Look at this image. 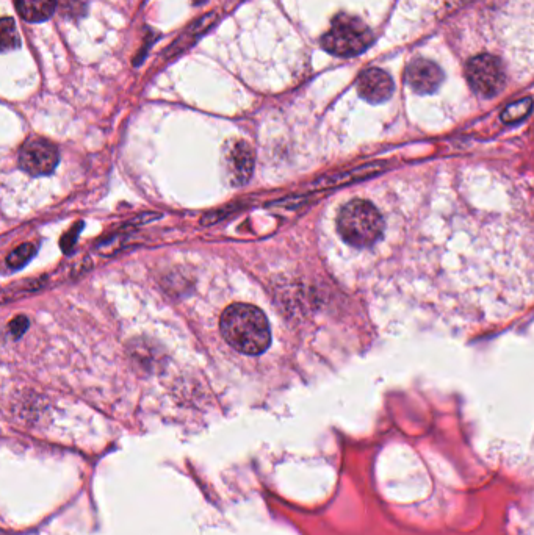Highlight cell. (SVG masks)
I'll list each match as a JSON object with an SVG mask.
<instances>
[{
  "label": "cell",
  "instance_id": "1",
  "mask_svg": "<svg viewBox=\"0 0 534 535\" xmlns=\"http://www.w3.org/2000/svg\"><path fill=\"white\" fill-rule=\"evenodd\" d=\"M220 327L224 340L246 356H259L270 346V323L257 307L234 304L221 316Z\"/></svg>",
  "mask_w": 534,
  "mask_h": 535
},
{
  "label": "cell",
  "instance_id": "2",
  "mask_svg": "<svg viewBox=\"0 0 534 535\" xmlns=\"http://www.w3.org/2000/svg\"><path fill=\"white\" fill-rule=\"evenodd\" d=\"M340 237L354 248H370L383 237L384 220L372 202L354 199L337 216Z\"/></svg>",
  "mask_w": 534,
  "mask_h": 535
},
{
  "label": "cell",
  "instance_id": "3",
  "mask_svg": "<svg viewBox=\"0 0 534 535\" xmlns=\"http://www.w3.org/2000/svg\"><path fill=\"white\" fill-rule=\"evenodd\" d=\"M373 33L361 19L339 15L332 21L331 30L323 36L322 46L336 57H354L369 49Z\"/></svg>",
  "mask_w": 534,
  "mask_h": 535
},
{
  "label": "cell",
  "instance_id": "4",
  "mask_svg": "<svg viewBox=\"0 0 534 535\" xmlns=\"http://www.w3.org/2000/svg\"><path fill=\"white\" fill-rule=\"evenodd\" d=\"M467 79L475 93L483 97H494L505 87V68L500 58L494 55H478L467 66Z\"/></svg>",
  "mask_w": 534,
  "mask_h": 535
},
{
  "label": "cell",
  "instance_id": "5",
  "mask_svg": "<svg viewBox=\"0 0 534 535\" xmlns=\"http://www.w3.org/2000/svg\"><path fill=\"white\" fill-rule=\"evenodd\" d=\"M60 162L57 146L44 138H33L19 152V166L33 177L49 176Z\"/></svg>",
  "mask_w": 534,
  "mask_h": 535
},
{
  "label": "cell",
  "instance_id": "6",
  "mask_svg": "<svg viewBox=\"0 0 534 535\" xmlns=\"http://www.w3.org/2000/svg\"><path fill=\"white\" fill-rule=\"evenodd\" d=\"M226 174L234 187H243L253 177L254 152L246 141H235L226 151Z\"/></svg>",
  "mask_w": 534,
  "mask_h": 535
},
{
  "label": "cell",
  "instance_id": "7",
  "mask_svg": "<svg viewBox=\"0 0 534 535\" xmlns=\"http://www.w3.org/2000/svg\"><path fill=\"white\" fill-rule=\"evenodd\" d=\"M406 82L415 93L431 94L444 82V71L430 60L417 58L406 69Z\"/></svg>",
  "mask_w": 534,
  "mask_h": 535
},
{
  "label": "cell",
  "instance_id": "8",
  "mask_svg": "<svg viewBox=\"0 0 534 535\" xmlns=\"http://www.w3.org/2000/svg\"><path fill=\"white\" fill-rule=\"evenodd\" d=\"M358 93L370 104H383L394 94V82L383 69L370 68L359 76Z\"/></svg>",
  "mask_w": 534,
  "mask_h": 535
},
{
  "label": "cell",
  "instance_id": "9",
  "mask_svg": "<svg viewBox=\"0 0 534 535\" xmlns=\"http://www.w3.org/2000/svg\"><path fill=\"white\" fill-rule=\"evenodd\" d=\"M384 163L376 162L369 165L358 166V168L348 169L343 173L331 174V176L322 177L315 180L312 184V190H325V188L342 187V185L351 184L356 180L369 179L376 176L384 169Z\"/></svg>",
  "mask_w": 534,
  "mask_h": 535
},
{
  "label": "cell",
  "instance_id": "10",
  "mask_svg": "<svg viewBox=\"0 0 534 535\" xmlns=\"http://www.w3.org/2000/svg\"><path fill=\"white\" fill-rule=\"evenodd\" d=\"M15 5L24 21L43 22L54 15L58 0H15Z\"/></svg>",
  "mask_w": 534,
  "mask_h": 535
},
{
  "label": "cell",
  "instance_id": "11",
  "mask_svg": "<svg viewBox=\"0 0 534 535\" xmlns=\"http://www.w3.org/2000/svg\"><path fill=\"white\" fill-rule=\"evenodd\" d=\"M531 110H533V99H531V97H525V99H520V101L509 104L508 107L503 110L500 118H502V121L505 124L520 123L522 119H525L530 115Z\"/></svg>",
  "mask_w": 534,
  "mask_h": 535
},
{
  "label": "cell",
  "instance_id": "12",
  "mask_svg": "<svg viewBox=\"0 0 534 535\" xmlns=\"http://www.w3.org/2000/svg\"><path fill=\"white\" fill-rule=\"evenodd\" d=\"M37 252V246L33 243H24V245L11 251L7 257V265L11 270H19L22 266L29 263L33 259V255Z\"/></svg>",
  "mask_w": 534,
  "mask_h": 535
},
{
  "label": "cell",
  "instance_id": "13",
  "mask_svg": "<svg viewBox=\"0 0 534 535\" xmlns=\"http://www.w3.org/2000/svg\"><path fill=\"white\" fill-rule=\"evenodd\" d=\"M0 41H2V49L4 51H11V49H18L19 44V35L18 30H16L15 21L11 18L2 19V26H0Z\"/></svg>",
  "mask_w": 534,
  "mask_h": 535
},
{
  "label": "cell",
  "instance_id": "14",
  "mask_svg": "<svg viewBox=\"0 0 534 535\" xmlns=\"http://www.w3.org/2000/svg\"><path fill=\"white\" fill-rule=\"evenodd\" d=\"M27 329H29V320L26 316H18L8 324V332L13 338H21L22 335L26 334Z\"/></svg>",
  "mask_w": 534,
  "mask_h": 535
},
{
  "label": "cell",
  "instance_id": "15",
  "mask_svg": "<svg viewBox=\"0 0 534 535\" xmlns=\"http://www.w3.org/2000/svg\"><path fill=\"white\" fill-rule=\"evenodd\" d=\"M71 4L68 10H65V15L71 16V18H77V16L85 13V0H63L62 7Z\"/></svg>",
  "mask_w": 534,
  "mask_h": 535
},
{
  "label": "cell",
  "instance_id": "16",
  "mask_svg": "<svg viewBox=\"0 0 534 535\" xmlns=\"http://www.w3.org/2000/svg\"><path fill=\"white\" fill-rule=\"evenodd\" d=\"M79 232L80 230L74 227V229H71V232H69V234L66 235V237H63V240H62L63 251L71 252V249H73L74 245H76L77 235H79Z\"/></svg>",
  "mask_w": 534,
  "mask_h": 535
},
{
  "label": "cell",
  "instance_id": "17",
  "mask_svg": "<svg viewBox=\"0 0 534 535\" xmlns=\"http://www.w3.org/2000/svg\"><path fill=\"white\" fill-rule=\"evenodd\" d=\"M204 2H206V0H193V4L195 5H201L204 4Z\"/></svg>",
  "mask_w": 534,
  "mask_h": 535
}]
</instances>
